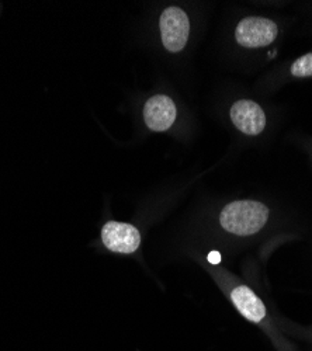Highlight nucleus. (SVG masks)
<instances>
[{
	"label": "nucleus",
	"mask_w": 312,
	"mask_h": 351,
	"mask_svg": "<svg viewBox=\"0 0 312 351\" xmlns=\"http://www.w3.org/2000/svg\"><path fill=\"white\" fill-rule=\"evenodd\" d=\"M269 219V208L258 201H235L224 207L221 225L238 237H249L259 232Z\"/></svg>",
	"instance_id": "f257e3e1"
},
{
	"label": "nucleus",
	"mask_w": 312,
	"mask_h": 351,
	"mask_svg": "<svg viewBox=\"0 0 312 351\" xmlns=\"http://www.w3.org/2000/svg\"><path fill=\"white\" fill-rule=\"evenodd\" d=\"M278 34L274 21L265 17H246L235 30V38L245 48H262L270 45Z\"/></svg>",
	"instance_id": "f03ea898"
},
{
	"label": "nucleus",
	"mask_w": 312,
	"mask_h": 351,
	"mask_svg": "<svg viewBox=\"0 0 312 351\" xmlns=\"http://www.w3.org/2000/svg\"><path fill=\"white\" fill-rule=\"evenodd\" d=\"M190 23L179 8H167L160 16V34L163 45L170 52L182 51L189 38Z\"/></svg>",
	"instance_id": "7ed1b4c3"
},
{
	"label": "nucleus",
	"mask_w": 312,
	"mask_h": 351,
	"mask_svg": "<svg viewBox=\"0 0 312 351\" xmlns=\"http://www.w3.org/2000/svg\"><path fill=\"white\" fill-rule=\"evenodd\" d=\"M101 241L111 252L130 254L139 247L141 235L138 229L130 223L110 221L101 229Z\"/></svg>",
	"instance_id": "20e7f679"
},
{
	"label": "nucleus",
	"mask_w": 312,
	"mask_h": 351,
	"mask_svg": "<svg viewBox=\"0 0 312 351\" xmlns=\"http://www.w3.org/2000/svg\"><path fill=\"white\" fill-rule=\"evenodd\" d=\"M234 125L246 135H259L266 127V115L262 107L250 100H239L231 108Z\"/></svg>",
	"instance_id": "39448f33"
},
{
	"label": "nucleus",
	"mask_w": 312,
	"mask_h": 351,
	"mask_svg": "<svg viewBox=\"0 0 312 351\" xmlns=\"http://www.w3.org/2000/svg\"><path fill=\"white\" fill-rule=\"evenodd\" d=\"M144 119L149 130L156 132L166 131L176 120V106L167 96H154L145 104Z\"/></svg>",
	"instance_id": "423d86ee"
},
{
	"label": "nucleus",
	"mask_w": 312,
	"mask_h": 351,
	"mask_svg": "<svg viewBox=\"0 0 312 351\" xmlns=\"http://www.w3.org/2000/svg\"><path fill=\"white\" fill-rule=\"evenodd\" d=\"M231 300L242 316L250 322H254V324H258L266 316V308L262 300L245 285H241L232 291Z\"/></svg>",
	"instance_id": "0eeeda50"
},
{
	"label": "nucleus",
	"mask_w": 312,
	"mask_h": 351,
	"mask_svg": "<svg viewBox=\"0 0 312 351\" xmlns=\"http://www.w3.org/2000/svg\"><path fill=\"white\" fill-rule=\"evenodd\" d=\"M291 75L296 77L312 76V52L298 58L291 66Z\"/></svg>",
	"instance_id": "6e6552de"
},
{
	"label": "nucleus",
	"mask_w": 312,
	"mask_h": 351,
	"mask_svg": "<svg viewBox=\"0 0 312 351\" xmlns=\"http://www.w3.org/2000/svg\"><path fill=\"white\" fill-rule=\"evenodd\" d=\"M208 260L211 263H214V265H217V263H219V260H221V256H219L218 252H213V253L208 254Z\"/></svg>",
	"instance_id": "1a4fd4ad"
}]
</instances>
